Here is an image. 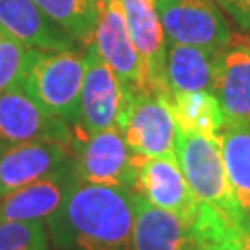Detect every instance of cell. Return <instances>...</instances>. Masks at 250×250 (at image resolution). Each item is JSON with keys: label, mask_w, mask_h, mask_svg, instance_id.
Masks as SVG:
<instances>
[{"label": "cell", "mask_w": 250, "mask_h": 250, "mask_svg": "<svg viewBox=\"0 0 250 250\" xmlns=\"http://www.w3.org/2000/svg\"><path fill=\"white\" fill-rule=\"evenodd\" d=\"M170 104L178 132L219 135L226 125L223 107L211 91L172 95Z\"/></svg>", "instance_id": "19"}, {"label": "cell", "mask_w": 250, "mask_h": 250, "mask_svg": "<svg viewBox=\"0 0 250 250\" xmlns=\"http://www.w3.org/2000/svg\"><path fill=\"white\" fill-rule=\"evenodd\" d=\"M134 191L78 182L48 219L52 250H134Z\"/></svg>", "instance_id": "1"}, {"label": "cell", "mask_w": 250, "mask_h": 250, "mask_svg": "<svg viewBox=\"0 0 250 250\" xmlns=\"http://www.w3.org/2000/svg\"><path fill=\"white\" fill-rule=\"evenodd\" d=\"M48 19L82 45H91L99 22V0H34Z\"/></svg>", "instance_id": "20"}, {"label": "cell", "mask_w": 250, "mask_h": 250, "mask_svg": "<svg viewBox=\"0 0 250 250\" xmlns=\"http://www.w3.org/2000/svg\"><path fill=\"white\" fill-rule=\"evenodd\" d=\"M226 178L243 233L250 241V125H224L219 134Z\"/></svg>", "instance_id": "17"}, {"label": "cell", "mask_w": 250, "mask_h": 250, "mask_svg": "<svg viewBox=\"0 0 250 250\" xmlns=\"http://www.w3.org/2000/svg\"><path fill=\"white\" fill-rule=\"evenodd\" d=\"M247 250H250V241H249V247H247Z\"/></svg>", "instance_id": "26"}, {"label": "cell", "mask_w": 250, "mask_h": 250, "mask_svg": "<svg viewBox=\"0 0 250 250\" xmlns=\"http://www.w3.org/2000/svg\"><path fill=\"white\" fill-rule=\"evenodd\" d=\"M170 99L156 91L132 95L121 134L137 160L174 154L178 125Z\"/></svg>", "instance_id": "6"}, {"label": "cell", "mask_w": 250, "mask_h": 250, "mask_svg": "<svg viewBox=\"0 0 250 250\" xmlns=\"http://www.w3.org/2000/svg\"><path fill=\"white\" fill-rule=\"evenodd\" d=\"M80 182L74 161L0 198V221H48Z\"/></svg>", "instance_id": "12"}, {"label": "cell", "mask_w": 250, "mask_h": 250, "mask_svg": "<svg viewBox=\"0 0 250 250\" xmlns=\"http://www.w3.org/2000/svg\"><path fill=\"white\" fill-rule=\"evenodd\" d=\"M134 193L160 209L178 215L184 221L191 219L198 206V200L180 169L176 154L137 161Z\"/></svg>", "instance_id": "10"}, {"label": "cell", "mask_w": 250, "mask_h": 250, "mask_svg": "<svg viewBox=\"0 0 250 250\" xmlns=\"http://www.w3.org/2000/svg\"><path fill=\"white\" fill-rule=\"evenodd\" d=\"M134 250H193L188 224L134 193Z\"/></svg>", "instance_id": "16"}, {"label": "cell", "mask_w": 250, "mask_h": 250, "mask_svg": "<svg viewBox=\"0 0 250 250\" xmlns=\"http://www.w3.org/2000/svg\"><path fill=\"white\" fill-rule=\"evenodd\" d=\"M174 154L189 188L200 204L209 206L243 232L226 178L219 135L178 132ZM245 235V233H243ZM247 239V237H245Z\"/></svg>", "instance_id": "3"}, {"label": "cell", "mask_w": 250, "mask_h": 250, "mask_svg": "<svg viewBox=\"0 0 250 250\" xmlns=\"http://www.w3.org/2000/svg\"><path fill=\"white\" fill-rule=\"evenodd\" d=\"M0 250H52L43 221H0Z\"/></svg>", "instance_id": "21"}, {"label": "cell", "mask_w": 250, "mask_h": 250, "mask_svg": "<svg viewBox=\"0 0 250 250\" xmlns=\"http://www.w3.org/2000/svg\"><path fill=\"white\" fill-rule=\"evenodd\" d=\"M0 28L32 50H76V41L46 17L34 0H0Z\"/></svg>", "instance_id": "15"}, {"label": "cell", "mask_w": 250, "mask_h": 250, "mask_svg": "<svg viewBox=\"0 0 250 250\" xmlns=\"http://www.w3.org/2000/svg\"><path fill=\"white\" fill-rule=\"evenodd\" d=\"M0 139L11 145L34 141L74 145L71 126L46 113L19 83L0 93Z\"/></svg>", "instance_id": "9"}, {"label": "cell", "mask_w": 250, "mask_h": 250, "mask_svg": "<svg viewBox=\"0 0 250 250\" xmlns=\"http://www.w3.org/2000/svg\"><path fill=\"white\" fill-rule=\"evenodd\" d=\"M247 43H249V45H250V37H247Z\"/></svg>", "instance_id": "25"}, {"label": "cell", "mask_w": 250, "mask_h": 250, "mask_svg": "<svg viewBox=\"0 0 250 250\" xmlns=\"http://www.w3.org/2000/svg\"><path fill=\"white\" fill-rule=\"evenodd\" d=\"M148 2H152V4H156V2H158V0H148Z\"/></svg>", "instance_id": "24"}, {"label": "cell", "mask_w": 250, "mask_h": 250, "mask_svg": "<svg viewBox=\"0 0 250 250\" xmlns=\"http://www.w3.org/2000/svg\"><path fill=\"white\" fill-rule=\"evenodd\" d=\"M137 161L119 130H104L85 141H74V169L85 184L134 191Z\"/></svg>", "instance_id": "7"}, {"label": "cell", "mask_w": 250, "mask_h": 250, "mask_svg": "<svg viewBox=\"0 0 250 250\" xmlns=\"http://www.w3.org/2000/svg\"><path fill=\"white\" fill-rule=\"evenodd\" d=\"M213 95L226 125H250V45L235 41L217 56Z\"/></svg>", "instance_id": "14"}, {"label": "cell", "mask_w": 250, "mask_h": 250, "mask_svg": "<svg viewBox=\"0 0 250 250\" xmlns=\"http://www.w3.org/2000/svg\"><path fill=\"white\" fill-rule=\"evenodd\" d=\"M83 63L85 71L80 95V117L72 134L76 143L104 130L121 132L132 99L130 89L100 58L93 43L85 46Z\"/></svg>", "instance_id": "4"}, {"label": "cell", "mask_w": 250, "mask_h": 250, "mask_svg": "<svg viewBox=\"0 0 250 250\" xmlns=\"http://www.w3.org/2000/svg\"><path fill=\"white\" fill-rule=\"evenodd\" d=\"M30 50L0 28V93L19 83Z\"/></svg>", "instance_id": "22"}, {"label": "cell", "mask_w": 250, "mask_h": 250, "mask_svg": "<svg viewBox=\"0 0 250 250\" xmlns=\"http://www.w3.org/2000/svg\"><path fill=\"white\" fill-rule=\"evenodd\" d=\"M245 30L250 32V0H213Z\"/></svg>", "instance_id": "23"}, {"label": "cell", "mask_w": 250, "mask_h": 250, "mask_svg": "<svg viewBox=\"0 0 250 250\" xmlns=\"http://www.w3.org/2000/svg\"><path fill=\"white\" fill-rule=\"evenodd\" d=\"M93 45L132 95L150 93L146 71L132 43L121 0H99V22Z\"/></svg>", "instance_id": "8"}, {"label": "cell", "mask_w": 250, "mask_h": 250, "mask_svg": "<svg viewBox=\"0 0 250 250\" xmlns=\"http://www.w3.org/2000/svg\"><path fill=\"white\" fill-rule=\"evenodd\" d=\"M126 24L135 50L146 71L150 89L172 97L167 83V39L161 28L156 4L148 0H121Z\"/></svg>", "instance_id": "13"}, {"label": "cell", "mask_w": 250, "mask_h": 250, "mask_svg": "<svg viewBox=\"0 0 250 250\" xmlns=\"http://www.w3.org/2000/svg\"><path fill=\"white\" fill-rule=\"evenodd\" d=\"M219 52L167 41V83L172 95L211 91Z\"/></svg>", "instance_id": "18"}, {"label": "cell", "mask_w": 250, "mask_h": 250, "mask_svg": "<svg viewBox=\"0 0 250 250\" xmlns=\"http://www.w3.org/2000/svg\"><path fill=\"white\" fill-rule=\"evenodd\" d=\"M74 161V145L34 141L0 152V198Z\"/></svg>", "instance_id": "11"}, {"label": "cell", "mask_w": 250, "mask_h": 250, "mask_svg": "<svg viewBox=\"0 0 250 250\" xmlns=\"http://www.w3.org/2000/svg\"><path fill=\"white\" fill-rule=\"evenodd\" d=\"M156 11L169 43L223 52L232 30L213 0H158Z\"/></svg>", "instance_id": "5"}, {"label": "cell", "mask_w": 250, "mask_h": 250, "mask_svg": "<svg viewBox=\"0 0 250 250\" xmlns=\"http://www.w3.org/2000/svg\"><path fill=\"white\" fill-rule=\"evenodd\" d=\"M85 63L76 50H30L19 85L46 113L74 128L80 117Z\"/></svg>", "instance_id": "2"}]
</instances>
